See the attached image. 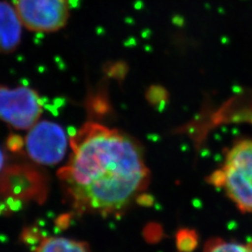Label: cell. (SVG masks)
<instances>
[{"label":"cell","instance_id":"1","mask_svg":"<svg viewBox=\"0 0 252 252\" xmlns=\"http://www.w3.org/2000/svg\"><path fill=\"white\" fill-rule=\"evenodd\" d=\"M70 147L58 178L77 213L118 214L148 188L150 171L142 150L118 129L86 123L70 138Z\"/></svg>","mask_w":252,"mask_h":252},{"label":"cell","instance_id":"2","mask_svg":"<svg viewBox=\"0 0 252 252\" xmlns=\"http://www.w3.org/2000/svg\"><path fill=\"white\" fill-rule=\"evenodd\" d=\"M207 180L222 189L241 212L252 214V139L235 142Z\"/></svg>","mask_w":252,"mask_h":252},{"label":"cell","instance_id":"3","mask_svg":"<svg viewBox=\"0 0 252 252\" xmlns=\"http://www.w3.org/2000/svg\"><path fill=\"white\" fill-rule=\"evenodd\" d=\"M42 102L36 91L0 86V122L17 130H29L39 122Z\"/></svg>","mask_w":252,"mask_h":252},{"label":"cell","instance_id":"4","mask_svg":"<svg viewBox=\"0 0 252 252\" xmlns=\"http://www.w3.org/2000/svg\"><path fill=\"white\" fill-rule=\"evenodd\" d=\"M14 5L23 26L34 32H56L70 15L69 0H15Z\"/></svg>","mask_w":252,"mask_h":252},{"label":"cell","instance_id":"5","mask_svg":"<svg viewBox=\"0 0 252 252\" xmlns=\"http://www.w3.org/2000/svg\"><path fill=\"white\" fill-rule=\"evenodd\" d=\"M25 142L28 156L36 163L45 165L61 162L67 148L63 128L48 121L38 122L29 129Z\"/></svg>","mask_w":252,"mask_h":252},{"label":"cell","instance_id":"6","mask_svg":"<svg viewBox=\"0 0 252 252\" xmlns=\"http://www.w3.org/2000/svg\"><path fill=\"white\" fill-rule=\"evenodd\" d=\"M22 26L15 8L7 1H0V54H10L17 49Z\"/></svg>","mask_w":252,"mask_h":252},{"label":"cell","instance_id":"7","mask_svg":"<svg viewBox=\"0 0 252 252\" xmlns=\"http://www.w3.org/2000/svg\"><path fill=\"white\" fill-rule=\"evenodd\" d=\"M33 252H92L84 242L65 237L50 236L43 238Z\"/></svg>","mask_w":252,"mask_h":252},{"label":"cell","instance_id":"8","mask_svg":"<svg viewBox=\"0 0 252 252\" xmlns=\"http://www.w3.org/2000/svg\"><path fill=\"white\" fill-rule=\"evenodd\" d=\"M204 252H252V242L240 243L213 239L207 244Z\"/></svg>","mask_w":252,"mask_h":252},{"label":"cell","instance_id":"9","mask_svg":"<svg viewBox=\"0 0 252 252\" xmlns=\"http://www.w3.org/2000/svg\"><path fill=\"white\" fill-rule=\"evenodd\" d=\"M4 161H5V157H4V153L0 150V172L3 168V165H4Z\"/></svg>","mask_w":252,"mask_h":252}]
</instances>
